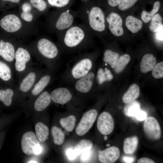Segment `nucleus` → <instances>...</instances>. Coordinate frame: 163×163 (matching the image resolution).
Segmentation results:
<instances>
[{"label": "nucleus", "mask_w": 163, "mask_h": 163, "mask_svg": "<svg viewBox=\"0 0 163 163\" xmlns=\"http://www.w3.org/2000/svg\"><path fill=\"white\" fill-rule=\"evenodd\" d=\"M89 31L84 24L73 25L64 31L61 46L64 52L82 50L89 45Z\"/></svg>", "instance_id": "obj_1"}, {"label": "nucleus", "mask_w": 163, "mask_h": 163, "mask_svg": "<svg viewBox=\"0 0 163 163\" xmlns=\"http://www.w3.org/2000/svg\"><path fill=\"white\" fill-rule=\"evenodd\" d=\"M94 57L93 54L89 53L78 57L64 72V82L72 84L88 73L94 67Z\"/></svg>", "instance_id": "obj_2"}, {"label": "nucleus", "mask_w": 163, "mask_h": 163, "mask_svg": "<svg viewBox=\"0 0 163 163\" xmlns=\"http://www.w3.org/2000/svg\"><path fill=\"white\" fill-rule=\"evenodd\" d=\"M78 14L89 31L91 30L101 32L105 30V16L100 8L93 6L78 13Z\"/></svg>", "instance_id": "obj_3"}, {"label": "nucleus", "mask_w": 163, "mask_h": 163, "mask_svg": "<svg viewBox=\"0 0 163 163\" xmlns=\"http://www.w3.org/2000/svg\"><path fill=\"white\" fill-rule=\"evenodd\" d=\"M23 152L28 155H38L41 153L42 149L34 133L29 131L25 133L21 140Z\"/></svg>", "instance_id": "obj_4"}, {"label": "nucleus", "mask_w": 163, "mask_h": 163, "mask_svg": "<svg viewBox=\"0 0 163 163\" xmlns=\"http://www.w3.org/2000/svg\"><path fill=\"white\" fill-rule=\"evenodd\" d=\"M95 73L94 67L87 75L75 81L72 85L74 91L81 94H89L94 89Z\"/></svg>", "instance_id": "obj_5"}, {"label": "nucleus", "mask_w": 163, "mask_h": 163, "mask_svg": "<svg viewBox=\"0 0 163 163\" xmlns=\"http://www.w3.org/2000/svg\"><path fill=\"white\" fill-rule=\"evenodd\" d=\"M97 115V112L95 109H90L83 115L75 129L76 134L83 136L86 134L93 126Z\"/></svg>", "instance_id": "obj_6"}, {"label": "nucleus", "mask_w": 163, "mask_h": 163, "mask_svg": "<svg viewBox=\"0 0 163 163\" xmlns=\"http://www.w3.org/2000/svg\"><path fill=\"white\" fill-rule=\"evenodd\" d=\"M38 50L46 59L52 60L57 58L59 51L57 46L52 41L46 38L40 39L37 43Z\"/></svg>", "instance_id": "obj_7"}, {"label": "nucleus", "mask_w": 163, "mask_h": 163, "mask_svg": "<svg viewBox=\"0 0 163 163\" xmlns=\"http://www.w3.org/2000/svg\"><path fill=\"white\" fill-rule=\"evenodd\" d=\"M74 92L72 88L64 86L54 89L50 93L51 100L54 102L63 105L70 102Z\"/></svg>", "instance_id": "obj_8"}, {"label": "nucleus", "mask_w": 163, "mask_h": 163, "mask_svg": "<svg viewBox=\"0 0 163 163\" xmlns=\"http://www.w3.org/2000/svg\"><path fill=\"white\" fill-rule=\"evenodd\" d=\"M143 129L146 136L151 139L157 140L161 137V131L159 124L153 117H148L145 120Z\"/></svg>", "instance_id": "obj_9"}, {"label": "nucleus", "mask_w": 163, "mask_h": 163, "mask_svg": "<svg viewBox=\"0 0 163 163\" xmlns=\"http://www.w3.org/2000/svg\"><path fill=\"white\" fill-rule=\"evenodd\" d=\"M97 126L98 131L102 134H110L114 128V120L112 116L107 112H103L98 117Z\"/></svg>", "instance_id": "obj_10"}, {"label": "nucleus", "mask_w": 163, "mask_h": 163, "mask_svg": "<svg viewBox=\"0 0 163 163\" xmlns=\"http://www.w3.org/2000/svg\"><path fill=\"white\" fill-rule=\"evenodd\" d=\"M76 14L68 9L64 10L59 14L55 24L56 29L64 31L73 25Z\"/></svg>", "instance_id": "obj_11"}, {"label": "nucleus", "mask_w": 163, "mask_h": 163, "mask_svg": "<svg viewBox=\"0 0 163 163\" xmlns=\"http://www.w3.org/2000/svg\"><path fill=\"white\" fill-rule=\"evenodd\" d=\"M0 25L5 31L10 33L18 31L22 26L20 19L14 14H9L4 16L1 20Z\"/></svg>", "instance_id": "obj_12"}, {"label": "nucleus", "mask_w": 163, "mask_h": 163, "mask_svg": "<svg viewBox=\"0 0 163 163\" xmlns=\"http://www.w3.org/2000/svg\"><path fill=\"white\" fill-rule=\"evenodd\" d=\"M109 28L111 33L116 36H122L123 34V21L120 16L115 12L109 14L106 18Z\"/></svg>", "instance_id": "obj_13"}, {"label": "nucleus", "mask_w": 163, "mask_h": 163, "mask_svg": "<svg viewBox=\"0 0 163 163\" xmlns=\"http://www.w3.org/2000/svg\"><path fill=\"white\" fill-rule=\"evenodd\" d=\"M120 154L119 149L116 146L109 147L103 150L98 151V158L103 163H113L119 158Z\"/></svg>", "instance_id": "obj_14"}, {"label": "nucleus", "mask_w": 163, "mask_h": 163, "mask_svg": "<svg viewBox=\"0 0 163 163\" xmlns=\"http://www.w3.org/2000/svg\"><path fill=\"white\" fill-rule=\"evenodd\" d=\"M30 58V54L27 50L22 47L18 48L14 56L16 70L19 72L24 71L26 68V63L29 61Z\"/></svg>", "instance_id": "obj_15"}, {"label": "nucleus", "mask_w": 163, "mask_h": 163, "mask_svg": "<svg viewBox=\"0 0 163 163\" xmlns=\"http://www.w3.org/2000/svg\"><path fill=\"white\" fill-rule=\"evenodd\" d=\"M15 51L13 45L2 40L0 41V56L8 62H11L14 58Z\"/></svg>", "instance_id": "obj_16"}, {"label": "nucleus", "mask_w": 163, "mask_h": 163, "mask_svg": "<svg viewBox=\"0 0 163 163\" xmlns=\"http://www.w3.org/2000/svg\"><path fill=\"white\" fill-rule=\"evenodd\" d=\"M113 75L110 70L107 67H100L95 74V81L97 84L101 86L105 83L111 81L113 78Z\"/></svg>", "instance_id": "obj_17"}, {"label": "nucleus", "mask_w": 163, "mask_h": 163, "mask_svg": "<svg viewBox=\"0 0 163 163\" xmlns=\"http://www.w3.org/2000/svg\"><path fill=\"white\" fill-rule=\"evenodd\" d=\"M156 58L152 54H147L143 57L140 64L142 72L146 73L152 70L156 63Z\"/></svg>", "instance_id": "obj_18"}, {"label": "nucleus", "mask_w": 163, "mask_h": 163, "mask_svg": "<svg viewBox=\"0 0 163 163\" xmlns=\"http://www.w3.org/2000/svg\"><path fill=\"white\" fill-rule=\"evenodd\" d=\"M51 99L50 94L47 91L43 92L35 102L34 107L37 111H42L50 104Z\"/></svg>", "instance_id": "obj_19"}, {"label": "nucleus", "mask_w": 163, "mask_h": 163, "mask_svg": "<svg viewBox=\"0 0 163 163\" xmlns=\"http://www.w3.org/2000/svg\"><path fill=\"white\" fill-rule=\"evenodd\" d=\"M140 94L139 86L136 84H133L129 87L128 90L124 94L122 100L125 104L133 101L138 98Z\"/></svg>", "instance_id": "obj_20"}, {"label": "nucleus", "mask_w": 163, "mask_h": 163, "mask_svg": "<svg viewBox=\"0 0 163 163\" xmlns=\"http://www.w3.org/2000/svg\"><path fill=\"white\" fill-rule=\"evenodd\" d=\"M138 143V139L134 136L126 138L124 140L123 149L124 152L127 154L132 155L136 151Z\"/></svg>", "instance_id": "obj_21"}, {"label": "nucleus", "mask_w": 163, "mask_h": 163, "mask_svg": "<svg viewBox=\"0 0 163 163\" xmlns=\"http://www.w3.org/2000/svg\"><path fill=\"white\" fill-rule=\"evenodd\" d=\"M125 24L127 28L133 33L139 32L142 26V23L141 20L131 15L127 17Z\"/></svg>", "instance_id": "obj_22"}, {"label": "nucleus", "mask_w": 163, "mask_h": 163, "mask_svg": "<svg viewBox=\"0 0 163 163\" xmlns=\"http://www.w3.org/2000/svg\"><path fill=\"white\" fill-rule=\"evenodd\" d=\"M35 131L36 135L39 141L42 142L47 139L49 135V129L43 123H37L35 126Z\"/></svg>", "instance_id": "obj_23"}, {"label": "nucleus", "mask_w": 163, "mask_h": 163, "mask_svg": "<svg viewBox=\"0 0 163 163\" xmlns=\"http://www.w3.org/2000/svg\"><path fill=\"white\" fill-rule=\"evenodd\" d=\"M51 79V76L50 74H47L42 76L32 90V94L34 95L39 94L48 85Z\"/></svg>", "instance_id": "obj_24"}, {"label": "nucleus", "mask_w": 163, "mask_h": 163, "mask_svg": "<svg viewBox=\"0 0 163 163\" xmlns=\"http://www.w3.org/2000/svg\"><path fill=\"white\" fill-rule=\"evenodd\" d=\"M119 54L111 50L107 49L104 53L103 61L105 65H109L110 67L113 68L119 58Z\"/></svg>", "instance_id": "obj_25"}, {"label": "nucleus", "mask_w": 163, "mask_h": 163, "mask_svg": "<svg viewBox=\"0 0 163 163\" xmlns=\"http://www.w3.org/2000/svg\"><path fill=\"white\" fill-rule=\"evenodd\" d=\"M35 79L36 74L34 72L28 74L20 84V89L21 91L25 92L29 91L33 85Z\"/></svg>", "instance_id": "obj_26"}, {"label": "nucleus", "mask_w": 163, "mask_h": 163, "mask_svg": "<svg viewBox=\"0 0 163 163\" xmlns=\"http://www.w3.org/2000/svg\"><path fill=\"white\" fill-rule=\"evenodd\" d=\"M127 104L124 108V113L127 116L135 117L137 113L141 110L140 103L135 100Z\"/></svg>", "instance_id": "obj_27"}, {"label": "nucleus", "mask_w": 163, "mask_h": 163, "mask_svg": "<svg viewBox=\"0 0 163 163\" xmlns=\"http://www.w3.org/2000/svg\"><path fill=\"white\" fill-rule=\"evenodd\" d=\"M92 145L93 143L91 141L83 139L80 141L76 144L73 150L77 156L86 151L91 150Z\"/></svg>", "instance_id": "obj_28"}, {"label": "nucleus", "mask_w": 163, "mask_h": 163, "mask_svg": "<svg viewBox=\"0 0 163 163\" xmlns=\"http://www.w3.org/2000/svg\"><path fill=\"white\" fill-rule=\"evenodd\" d=\"M76 118L73 115L63 118L59 120L60 124L62 127L67 132H70L74 129L75 125Z\"/></svg>", "instance_id": "obj_29"}, {"label": "nucleus", "mask_w": 163, "mask_h": 163, "mask_svg": "<svg viewBox=\"0 0 163 163\" xmlns=\"http://www.w3.org/2000/svg\"><path fill=\"white\" fill-rule=\"evenodd\" d=\"M51 131L54 143L58 145H62L64 141L65 136L61 129L54 126L52 127Z\"/></svg>", "instance_id": "obj_30"}, {"label": "nucleus", "mask_w": 163, "mask_h": 163, "mask_svg": "<svg viewBox=\"0 0 163 163\" xmlns=\"http://www.w3.org/2000/svg\"><path fill=\"white\" fill-rule=\"evenodd\" d=\"M130 59V56L128 54L122 55L119 58L113 68L115 72L118 73L122 72Z\"/></svg>", "instance_id": "obj_31"}, {"label": "nucleus", "mask_w": 163, "mask_h": 163, "mask_svg": "<svg viewBox=\"0 0 163 163\" xmlns=\"http://www.w3.org/2000/svg\"><path fill=\"white\" fill-rule=\"evenodd\" d=\"M160 5V2L156 1L154 3L153 9L151 11L148 12L145 10L142 11L141 14V18L144 23H147L151 20L158 11Z\"/></svg>", "instance_id": "obj_32"}, {"label": "nucleus", "mask_w": 163, "mask_h": 163, "mask_svg": "<svg viewBox=\"0 0 163 163\" xmlns=\"http://www.w3.org/2000/svg\"><path fill=\"white\" fill-rule=\"evenodd\" d=\"M13 91L11 89L0 90V101L6 106H10L11 103L12 97L13 95Z\"/></svg>", "instance_id": "obj_33"}, {"label": "nucleus", "mask_w": 163, "mask_h": 163, "mask_svg": "<svg viewBox=\"0 0 163 163\" xmlns=\"http://www.w3.org/2000/svg\"><path fill=\"white\" fill-rule=\"evenodd\" d=\"M11 78V71L9 66L0 61V78L5 81L9 80Z\"/></svg>", "instance_id": "obj_34"}, {"label": "nucleus", "mask_w": 163, "mask_h": 163, "mask_svg": "<svg viewBox=\"0 0 163 163\" xmlns=\"http://www.w3.org/2000/svg\"><path fill=\"white\" fill-rule=\"evenodd\" d=\"M151 22L149 26L150 30L152 32H156L163 25L162 19L161 15L156 14L151 20Z\"/></svg>", "instance_id": "obj_35"}, {"label": "nucleus", "mask_w": 163, "mask_h": 163, "mask_svg": "<svg viewBox=\"0 0 163 163\" xmlns=\"http://www.w3.org/2000/svg\"><path fill=\"white\" fill-rule=\"evenodd\" d=\"M152 74L153 77L156 78H159L163 77V62H161L156 64L152 70Z\"/></svg>", "instance_id": "obj_36"}, {"label": "nucleus", "mask_w": 163, "mask_h": 163, "mask_svg": "<svg viewBox=\"0 0 163 163\" xmlns=\"http://www.w3.org/2000/svg\"><path fill=\"white\" fill-rule=\"evenodd\" d=\"M31 5L40 11H45L47 7V4L44 0H30Z\"/></svg>", "instance_id": "obj_37"}, {"label": "nucleus", "mask_w": 163, "mask_h": 163, "mask_svg": "<svg viewBox=\"0 0 163 163\" xmlns=\"http://www.w3.org/2000/svg\"><path fill=\"white\" fill-rule=\"evenodd\" d=\"M137 0H123L118 5L119 9L122 11L125 10L133 5Z\"/></svg>", "instance_id": "obj_38"}, {"label": "nucleus", "mask_w": 163, "mask_h": 163, "mask_svg": "<svg viewBox=\"0 0 163 163\" xmlns=\"http://www.w3.org/2000/svg\"><path fill=\"white\" fill-rule=\"evenodd\" d=\"M51 5L58 8H62L66 6L69 3L70 0H47Z\"/></svg>", "instance_id": "obj_39"}, {"label": "nucleus", "mask_w": 163, "mask_h": 163, "mask_svg": "<svg viewBox=\"0 0 163 163\" xmlns=\"http://www.w3.org/2000/svg\"><path fill=\"white\" fill-rule=\"evenodd\" d=\"M147 116L146 113L145 111L140 110L137 113L135 117L138 120L142 121L146 119Z\"/></svg>", "instance_id": "obj_40"}, {"label": "nucleus", "mask_w": 163, "mask_h": 163, "mask_svg": "<svg viewBox=\"0 0 163 163\" xmlns=\"http://www.w3.org/2000/svg\"><path fill=\"white\" fill-rule=\"evenodd\" d=\"M22 19L27 22H30L32 20L33 15L30 12H22L21 14Z\"/></svg>", "instance_id": "obj_41"}, {"label": "nucleus", "mask_w": 163, "mask_h": 163, "mask_svg": "<svg viewBox=\"0 0 163 163\" xmlns=\"http://www.w3.org/2000/svg\"><path fill=\"white\" fill-rule=\"evenodd\" d=\"M81 159L83 161H86L91 157L92 152L91 150L86 151L81 154Z\"/></svg>", "instance_id": "obj_42"}, {"label": "nucleus", "mask_w": 163, "mask_h": 163, "mask_svg": "<svg viewBox=\"0 0 163 163\" xmlns=\"http://www.w3.org/2000/svg\"><path fill=\"white\" fill-rule=\"evenodd\" d=\"M66 154L70 160H74L77 157L73 149L72 148H69L66 150Z\"/></svg>", "instance_id": "obj_43"}, {"label": "nucleus", "mask_w": 163, "mask_h": 163, "mask_svg": "<svg viewBox=\"0 0 163 163\" xmlns=\"http://www.w3.org/2000/svg\"><path fill=\"white\" fill-rule=\"evenodd\" d=\"M156 32V37L157 39L159 41L162 42L163 40V25L161 27L159 30Z\"/></svg>", "instance_id": "obj_44"}, {"label": "nucleus", "mask_w": 163, "mask_h": 163, "mask_svg": "<svg viewBox=\"0 0 163 163\" xmlns=\"http://www.w3.org/2000/svg\"><path fill=\"white\" fill-rule=\"evenodd\" d=\"M23 12H30L32 10V6L30 4L27 2L24 3L21 7Z\"/></svg>", "instance_id": "obj_45"}, {"label": "nucleus", "mask_w": 163, "mask_h": 163, "mask_svg": "<svg viewBox=\"0 0 163 163\" xmlns=\"http://www.w3.org/2000/svg\"><path fill=\"white\" fill-rule=\"evenodd\" d=\"M138 163H154L155 162L152 159L146 157H143L139 159L137 161Z\"/></svg>", "instance_id": "obj_46"}, {"label": "nucleus", "mask_w": 163, "mask_h": 163, "mask_svg": "<svg viewBox=\"0 0 163 163\" xmlns=\"http://www.w3.org/2000/svg\"><path fill=\"white\" fill-rule=\"evenodd\" d=\"M123 0H108L109 5L112 7H115L119 4Z\"/></svg>", "instance_id": "obj_47"}, {"label": "nucleus", "mask_w": 163, "mask_h": 163, "mask_svg": "<svg viewBox=\"0 0 163 163\" xmlns=\"http://www.w3.org/2000/svg\"><path fill=\"white\" fill-rule=\"evenodd\" d=\"M123 160L127 163H131L133 161V159L131 157H126L123 158Z\"/></svg>", "instance_id": "obj_48"}, {"label": "nucleus", "mask_w": 163, "mask_h": 163, "mask_svg": "<svg viewBox=\"0 0 163 163\" xmlns=\"http://www.w3.org/2000/svg\"><path fill=\"white\" fill-rule=\"evenodd\" d=\"M4 1H9L13 3H18L20 0H1Z\"/></svg>", "instance_id": "obj_49"}, {"label": "nucleus", "mask_w": 163, "mask_h": 163, "mask_svg": "<svg viewBox=\"0 0 163 163\" xmlns=\"http://www.w3.org/2000/svg\"><path fill=\"white\" fill-rule=\"evenodd\" d=\"M27 163H38L37 161H29Z\"/></svg>", "instance_id": "obj_50"}, {"label": "nucleus", "mask_w": 163, "mask_h": 163, "mask_svg": "<svg viewBox=\"0 0 163 163\" xmlns=\"http://www.w3.org/2000/svg\"><path fill=\"white\" fill-rule=\"evenodd\" d=\"M104 139L105 140H107V136L106 135H105L104 137Z\"/></svg>", "instance_id": "obj_51"}, {"label": "nucleus", "mask_w": 163, "mask_h": 163, "mask_svg": "<svg viewBox=\"0 0 163 163\" xmlns=\"http://www.w3.org/2000/svg\"><path fill=\"white\" fill-rule=\"evenodd\" d=\"M106 146L107 147H109L110 146V144H107L106 145Z\"/></svg>", "instance_id": "obj_52"}]
</instances>
